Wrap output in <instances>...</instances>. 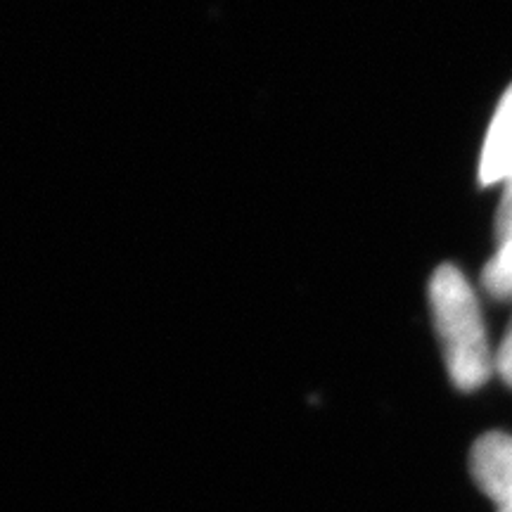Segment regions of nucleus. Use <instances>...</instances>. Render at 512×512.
Instances as JSON below:
<instances>
[{
    "mask_svg": "<svg viewBox=\"0 0 512 512\" xmlns=\"http://www.w3.org/2000/svg\"><path fill=\"white\" fill-rule=\"evenodd\" d=\"M430 306L448 377L460 392H475L494 373L496 358L475 292L456 266L444 264L434 271Z\"/></svg>",
    "mask_w": 512,
    "mask_h": 512,
    "instance_id": "nucleus-1",
    "label": "nucleus"
},
{
    "mask_svg": "<svg viewBox=\"0 0 512 512\" xmlns=\"http://www.w3.org/2000/svg\"><path fill=\"white\" fill-rule=\"evenodd\" d=\"M470 470L479 489L498 505V512H512V437L489 432L479 437L470 453Z\"/></svg>",
    "mask_w": 512,
    "mask_h": 512,
    "instance_id": "nucleus-2",
    "label": "nucleus"
},
{
    "mask_svg": "<svg viewBox=\"0 0 512 512\" xmlns=\"http://www.w3.org/2000/svg\"><path fill=\"white\" fill-rule=\"evenodd\" d=\"M512 178V86L498 102V110L491 119L479 162V181L494 185Z\"/></svg>",
    "mask_w": 512,
    "mask_h": 512,
    "instance_id": "nucleus-3",
    "label": "nucleus"
},
{
    "mask_svg": "<svg viewBox=\"0 0 512 512\" xmlns=\"http://www.w3.org/2000/svg\"><path fill=\"white\" fill-rule=\"evenodd\" d=\"M484 290L496 299H512V238L498 245L494 259L482 271Z\"/></svg>",
    "mask_w": 512,
    "mask_h": 512,
    "instance_id": "nucleus-4",
    "label": "nucleus"
},
{
    "mask_svg": "<svg viewBox=\"0 0 512 512\" xmlns=\"http://www.w3.org/2000/svg\"><path fill=\"white\" fill-rule=\"evenodd\" d=\"M512 238V178L505 181V192L501 197V204H498L496 214V242L503 245L505 240Z\"/></svg>",
    "mask_w": 512,
    "mask_h": 512,
    "instance_id": "nucleus-5",
    "label": "nucleus"
},
{
    "mask_svg": "<svg viewBox=\"0 0 512 512\" xmlns=\"http://www.w3.org/2000/svg\"><path fill=\"white\" fill-rule=\"evenodd\" d=\"M496 370L501 375V380L512 387V320L508 325V332H505L501 347H498L496 354Z\"/></svg>",
    "mask_w": 512,
    "mask_h": 512,
    "instance_id": "nucleus-6",
    "label": "nucleus"
}]
</instances>
